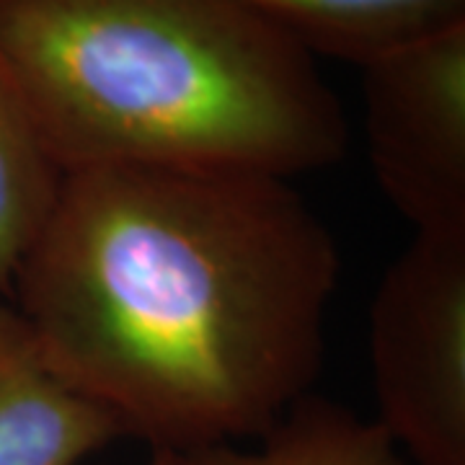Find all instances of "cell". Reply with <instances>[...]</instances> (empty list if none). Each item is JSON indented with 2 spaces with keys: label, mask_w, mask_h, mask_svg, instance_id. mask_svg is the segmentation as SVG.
<instances>
[{
  "label": "cell",
  "mask_w": 465,
  "mask_h": 465,
  "mask_svg": "<svg viewBox=\"0 0 465 465\" xmlns=\"http://www.w3.org/2000/svg\"><path fill=\"white\" fill-rule=\"evenodd\" d=\"M378 424L411 465H465V231L414 232L370 308Z\"/></svg>",
  "instance_id": "3957f363"
},
{
  "label": "cell",
  "mask_w": 465,
  "mask_h": 465,
  "mask_svg": "<svg viewBox=\"0 0 465 465\" xmlns=\"http://www.w3.org/2000/svg\"><path fill=\"white\" fill-rule=\"evenodd\" d=\"M339 269L287 179L96 166L65 171L11 292L73 391L183 455L259 440L308 396Z\"/></svg>",
  "instance_id": "6da1fadb"
},
{
  "label": "cell",
  "mask_w": 465,
  "mask_h": 465,
  "mask_svg": "<svg viewBox=\"0 0 465 465\" xmlns=\"http://www.w3.org/2000/svg\"><path fill=\"white\" fill-rule=\"evenodd\" d=\"M119 437L114 416L54 372L16 305L0 300V465H84Z\"/></svg>",
  "instance_id": "5b68a950"
},
{
  "label": "cell",
  "mask_w": 465,
  "mask_h": 465,
  "mask_svg": "<svg viewBox=\"0 0 465 465\" xmlns=\"http://www.w3.org/2000/svg\"><path fill=\"white\" fill-rule=\"evenodd\" d=\"M367 155L414 232L465 231V24L362 65Z\"/></svg>",
  "instance_id": "277c9868"
},
{
  "label": "cell",
  "mask_w": 465,
  "mask_h": 465,
  "mask_svg": "<svg viewBox=\"0 0 465 465\" xmlns=\"http://www.w3.org/2000/svg\"><path fill=\"white\" fill-rule=\"evenodd\" d=\"M182 465H411L378 421L323 399H300L256 448L183 452Z\"/></svg>",
  "instance_id": "52a82bcc"
},
{
  "label": "cell",
  "mask_w": 465,
  "mask_h": 465,
  "mask_svg": "<svg viewBox=\"0 0 465 465\" xmlns=\"http://www.w3.org/2000/svg\"><path fill=\"white\" fill-rule=\"evenodd\" d=\"M148 465H182L179 452H168V450H153V458Z\"/></svg>",
  "instance_id": "9c48e42d"
},
{
  "label": "cell",
  "mask_w": 465,
  "mask_h": 465,
  "mask_svg": "<svg viewBox=\"0 0 465 465\" xmlns=\"http://www.w3.org/2000/svg\"><path fill=\"white\" fill-rule=\"evenodd\" d=\"M0 54L63 171L290 182L347 153L316 57L246 0H0Z\"/></svg>",
  "instance_id": "7a4b0ae2"
},
{
  "label": "cell",
  "mask_w": 465,
  "mask_h": 465,
  "mask_svg": "<svg viewBox=\"0 0 465 465\" xmlns=\"http://www.w3.org/2000/svg\"><path fill=\"white\" fill-rule=\"evenodd\" d=\"M305 52L365 65L465 24V0H246Z\"/></svg>",
  "instance_id": "8992f818"
},
{
  "label": "cell",
  "mask_w": 465,
  "mask_h": 465,
  "mask_svg": "<svg viewBox=\"0 0 465 465\" xmlns=\"http://www.w3.org/2000/svg\"><path fill=\"white\" fill-rule=\"evenodd\" d=\"M65 171L34 127L0 54V295L47 223Z\"/></svg>",
  "instance_id": "ba28073f"
}]
</instances>
